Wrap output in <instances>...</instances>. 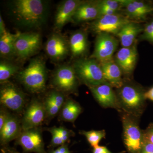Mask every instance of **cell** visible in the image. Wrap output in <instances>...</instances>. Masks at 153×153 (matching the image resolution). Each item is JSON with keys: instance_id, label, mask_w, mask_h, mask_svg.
<instances>
[{"instance_id": "obj_29", "label": "cell", "mask_w": 153, "mask_h": 153, "mask_svg": "<svg viewBox=\"0 0 153 153\" xmlns=\"http://www.w3.org/2000/svg\"><path fill=\"white\" fill-rule=\"evenodd\" d=\"M142 33L141 40L149 41L153 44V19L146 25Z\"/></svg>"}, {"instance_id": "obj_4", "label": "cell", "mask_w": 153, "mask_h": 153, "mask_svg": "<svg viewBox=\"0 0 153 153\" xmlns=\"http://www.w3.org/2000/svg\"><path fill=\"white\" fill-rule=\"evenodd\" d=\"M123 128V139L128 153H139L145 143L143 130L140 127V118L119 111Z\"/></svg>"}, {"instance_id": "obj_7", "label": "cell", "mask_w": 153, "mask_h": 153, "mask_svg": "<svg viewBox=\"0 0 153 153\" xmlns=\"http://www.w3.org/2000/svg\"><path fill=\"white\" fill-rule=\"evenodd\" d=\"M132 21L119 13L99 17L90 25L93 33L99 34L107 33L117 36L122 28Z\"/></svg>"}, {"instance_id": "obj_37", "label": "cell", "mask_w": 153, "mask_h": 153, "mask_svg": "<svg viewBox=\"0 0 153 153\" xmlns=\"http://www.w3.org/2000/svg\"><path fill=\"white\" fill-rule=\"evenodd\" d=\"M144 96L146 100H149L153 102V86L150 88L149 90L145 91Z\"/></svg>"}, {"instance_id": "obj_6", "label": "cell", "mask_w": 153, "mask_h": 153, "mask_svg": "<svg viewBox=\"0 0 153 153\" xmlns=\"http://www.w3.org/2000/svg\"><path fill=\"white\" fill-rule=\"evenodd\" d=\"M78 80L73 66L65 65L56 69L51 82L55 90L64 94H70L76 93Z\"/></svg>"}, {"instance_id": "obj_38", "label": "cell", "mask_w": 153, "mask_h": 153, "mask_svg": "<svg viewBox=\"0 0 153 153\" xmlns=\"http://www.w3.org/2000/svg\"><path fill=\"white\" fill-rule=\"evenodd\" d=\"M59 153H71L68 149V146L66 144H64L57 148Z\"/></svg>"}, {"instance_id": "obj_8", "label": "cell", "mask_w": 153, "mask_h": 153, "mask_svg": "<svg viewBox=\"0 0 153 153\" xmlns=\"http://www.w3.org/2000/svg\"><path fill=\"white\" fill-rule=\"evenodd\" d=\"M41 45V37L39 33H19L15 43V54L19 59L25 60L35 55Z\"/></svg>"}, {"instance_id": "obj_18", "label": "cell", "mask_w": 153, "mask_h": 153, "mask_svg": "<svg viewBox=\"0 0 153 153\" xmlns=\"http://www.w3.org/2000/svg\"><path fill=\"white\" fill-rule=\"evenodd\" d=\"M101 65L104 79L111 87L116 89L123 84V72L120 67L113 59L107 62L100 63Z\"/></svg>"}, {"instance_id": "obj_30", "label": "cell", "mask_w": 153, "mask_h": 153, "mask_svg": "<svg viewBox=\"0 0 153 153\" xmlns=\"http://www.w3.org/2000/svg\"><path fill=\"white\" fill-rule=\"evenodd\" d=\"M47 131L52 134V140H51L50 145L52 147L60 146L64 144V142L61 138V136L58 132L57 131L56 127H53L52 128H49L47 129Z\"/></svg>"}, {"instance_id": "obj_21", "label": "cell", "mask_w": 153, "mask_h": 153, "mask_svg": "<svg viewBox=\"0 0 153 153\" xmlns=\"http://www.w3.org/2000/svg\"><path fill=\"white\" fill-rule=\"evenodd\" d=\"M143 28L140 24L132 21L125 25L116 36L123 47H130L135 44L139 34L143 33Z\"/></svg>"}, {"instance_id": "obj_19", "label": "cell", "mask_w": 153, "mask_h": 153, "mask_svg": "<svg viewBox=\"0 0 153 153\" xmlns=\"http://www.w3.org/2000/svg\"><path fill=\"white\" fill-rule=\"evenodd\" d=\"M22 131V124L16 116L10 114L8 119L0 130V141L5 145L18 138Z\"/></svg>"}, {"instance_id": "obj_31", "label": "cell", "mask_w": 153, "mask_h": 153, "mask_svg": "<svg viewBox=\"0 0 153 153\" xmlns=\"http://www.w3.org/2000/svg\"><path fill=\"white\" fill-rule=\"evenodd\" d=\"M97 2L99 6L106 7L117 12L123 7L120 0H103L97 1Z\"/></svg>"}, {"instance_id": "obj_12", "label": "cell", "mask_w": 153, "mask_h": 153, "mask_svg": "<svg viewBox=\"0 0 153 153\" xmlns=\"http://www.w3.org/2000/svg\"><path fill=\"white\" fill-rule=\"evenodd\" d=\"M16 143L21 146L26 152L46 153L42 132L39 128L22 130Z\"/></svg>"}, {"instance_id": "obj_16", "label": "cell", "mask_w": 153, "mask_h": 153, "mask_svg": "<svg viewBox=\"0 0 153 153\" xmlns=\"http://www.w3.org/2000/svg\"><path fill=\"white\" fill-rule=\"evenodd\" d=\"M78 0H66L58 6L55 18V28L60 30L68 22H72L73 16L81 2Z\"/></svg>"}, {"instance_id": "obj_27", "label": "cell", "mask_w": 153, "mask_h": 153, "mask_svg": "<svg viewBox=\"0 0 153 153\" xmlns=\"http://www.w3.org/2000/svg\"><path fill=\"white\" fill-rule=\"evenodd\" d=\"M79 133L85 137L87 141L93 148L99 146V143L102 139L105 138V130H91L89 131H81Z\"/></svg>"}, {"instance_id": "obj_3", "label": "cell", "mask_w": 153, "mask_h": 153, "mask_svg": "<svg viewBox=\"0 0 153 153\" xmlns=\"http://www.w3.org/2000/svg\"><path fill=\"white\" fill-rule=\"evenodd\" d=\"M18 78L30 92H42L46 88L47 78V67L44 60L40 57L33 58L25 69L19 72Z\"/></svg>"}, {"instance_id": "obj_24", "label": "cell", "mask_w": 153, "mask_h": 153, "mask_svg": "<svg viewBox=\"0 0 153 153\" xmlns=\"http://www.w3.org/2000/svg\"><path fill=\"white\" fill-rule=\"evenodd\" d=\"M20 33L12 34L7 32L0 36V54L1 57L10 58L16 56L15 43Z\"/></svg>"}, {"instance_id": "obj_23", "label": "cell", "mask_w": 153, "mask_h": 153, "mask_svg": "<svg viewBox=\"0 0 153 153\" xmlns=\"http://www.w3.org/2000/svg\"><path fill=\"white\" fill-rule=\"evenodd\" d=\"M82 109L78 102L71 98L67 99L60 111V119L65 122L74 123Z\"/></svg>"}, {"instance_id": "obj_10", "label": "cell", "mask_w": 153, "mask_h": 153, "mask_svg": "<svg viewBox=\"0 0 153 153\" xmlns=\"http://www.w3.org/2000/svg\"><path fill=\"white\" fill-rule=\"evenodd\" d=\"M1 84L0 89L1 104L11 110L20 112L25 106V94L17 86L8 81Z\"/></svg>"}, {"instance_id": "obj_25", "label": "cell", "mask_w": 153, "mask_h": 153, "mask_svg": "<svg viewBox=\"0 0 153 153\" xmlns=\"http://www.w3.org/2000/svg\"><path fill=\"white\" fill-rule=\"evenodd\" d=\"M19 67L14 63L3 60L0 63V82L1 83L8 81V79L18 73Z\"/></svg>"}, {"instance_id": "obj_22", "label": "cell", "mask_w": 153, "mask_h": 153, "mask_svg": "<svg viewBox=\"0 0 153 153\" xmlns=\"http://www.w3.org/2000/svg\"><path fill=\"white\" fill-rule=\"evenodd\" d=\"M68 44L72 57H77L84 55L88 47L86 33L81 30L74 32L70 36Z\"/></svg>"}, {"instance_id": "obj_17", "label": "cell", "mask_w": 153, "mask_h": 153, "mask_svg": "<svg viewBox=\"0 0 153 153\" xmlns=\"http://www.w3.org/2000/svg\"><path fill=\"white\" fill-rule=\"evenodd\" d=\"M99 16L100 10L97 1H82L74 13L72 22L78 23L94 21Z\"/></svg>"}, {"instance_id": "obj_28", "label": "cell", "mask_w": 153, "mask_h": 153, "mask_svg": "<svg viewBox=\"0 0 153 153\" xmlns=\"http://www.w3.org/2000/svg\"><path fill=\"white\" fill-rule=\"evenodd\" d=\"M136 8L143 16L146 18L148 16L153 13V3L149 2H144L142 1L131 0Z\"/></svg>"}, {"instance_id": "obj_42", "label": "cell", "mask_w": 153, "mask_h": 153, "mask_svg": "<svg viewBox=\"0 0 153 153\" xmlns=\"http://www.w3.org/2000/svg\"></svg>"}, {"instance_id": "obj_36", "label": "cell", "mask_w": 153, "mask_h": 153, "mask_svg": "<svg viewBox=\"0 0 153 153\" xmlns=\"http://www.w3.org/2000/svg\"><path fill=\"white\" fill-rule=\"evenodd\" d=\"M139 153H153V144L145 141Z\"/></svg>"}, {"instance_id": "obj_1", "label": "cell", "mask_w": 153, "mask_h": 153, "mask_svg": "<svg viewBox=\"0 0 153 153\" xmlns=\"http://www.w3.org/2000/svg\"><path fill=\"white\" fill-rule=\"evenodd\" d=\"M11 16L16 24L22 27L40 28L46 22L47 4L41 0H16L10 5Z\"/></svg>"}, {"instance_id": "obj_9", "label": "cell", "mask_w": 153, "mask_h": 153, "mask_svg": "<svg viewBox=\"0 0 153 153\" xmlns=\"http://www.w3.org/2000/svg\"><path fill=\"white\" fill-rule=\"evenodd\" d=\"M118 41L111 34H97L94 45V51L91 58L99 63L113 60V56L118 46Z\"/></svg>"}, {"instance_id": "obj_41", "label": "cell", "mask_w": 153, "mask_h": 153, "mask_svg": "<svg viewBox=\"0 0 153 153\" xmlns=\"http://www.w3.org/2000/svg\"><path fill=\"white\" fill-rule=\"evenodd\" d=\"M51 153H59V151H58V149L52 151Z\"/></svg>"}, {"instance_id": "obj_11", "label": "cell", "mask_w": 153, "mask_h": 153, "mask_svg": "<svg viewBox=\"0 0 153 153\" xmlns=\"http://www.w3.org/2000/svg\"><path fill=\"white\" fill-rule=\"evenodd\" d=\"M47 117L44 103L38 99H33L27 107L22 117V130L38 128Z\"/></svg>"}, {"instance_id": "obj_2", "label": "cell", "mask_w": 153, "mask_h": 153, "mask_svg": "<svg viewBox=\"0 0 153 153\" xmlns=\"http://www.w3.org/2000/svg\"><path fill=\"white\" fill-rule=\"evenodd\" d=\"M116 89L120 111L140 118L146 107L144 96L146 90L142 86L128 79H124L123 85Z\"/></svg>"}, {"instance_id": "obj_35", "label": "cell", "mask_w": 153, "mask_h": 153, "mask_svg": "<svg viewBox=\"0 0 153 153\" xmlns=\"http://www.w3.org/2000/svg\"><path fill=\"white\" fill-rule=\"evenodd\" d=\"M125 151H122L118 153H125ZM92 153H113L111 152L105 146H97L93 148Z\"/></svg>"}, {"instance_id": "obj_20", "label": "cell", "mask_w": 153, "mask_h": 153, "mask_svg": "<svg viewBox=\"0 0 153 153\" xmlns=\"http://www.w3.org/2000/svg\"><path fill=\"white\" fill-rule=\"evenodd\" d=\"M66 101L65 94L57 90H53L47 96L44 103L47 117L52 118L55 117L61 110Z\"/></svg>"}, {"instance_id": "obj_26", "label": "cell", "mask_w": 153, "mask_h": 153, "mask_svg": "<svg viewBox=\"0 0 153 153\" xmlns=\"http://www.w3.org/2000/svg\"><path fill=\"white\" fill-rule=\"evenodd\" d=\"M122 5L123 7L125 8L126 16L131 21L142 20L146 19L142 14L135 7L131 0H120Z\"/></svg>"}, {"instance_id": "obj_5", "label": "cell", "mask_w": 153, "mask_h": 153, "mask_svg": "<svg viewBox=\"0 0 153 153\" xmlns=\"http://www.w3.org/2000/svg\"><path fill=\"white\" fill-rule=\"evenodd\" d=\"M72 66L79 80L88 87L107 83L100 63L93 58H79Z\"/></svg>"}, {"instance_id": "obj_14", "label": "cell", "mask_w": 153, "mask_h": 153, "mask_svg": "<svg viewBox=\"0 0 153 153\" xmlns=\"http://www.w3.org/2000/svg\"><path fill=\"white\" fill-rule=\"evenodd\" d=\"M91 92L96 101L104 108H113L120 111L116 91L108 83L89 87Z\"/></svg>"}, {"instance_id": "obj_40", "label": "cell", "mask_w": 153, "mask_h": 153, "mask_svg": "<svg viewBox=\"0 0 153 153\" xmlns=\"http://www.w3.org/2000/svg\"><path fill=\"white\" fill-rule=\"evenodd\" d=\"M2 153H20L10 148H5L1 150Z\"/></svg>"}, {"instance_id": "obj_39", "label": "cell", "mask_w": 153, "mask_h": 153, "mask_svg": "<svg viewBox=\"0 0 153 153\" xmlns=\"http://www.w3.org/2000/svg\"><path fill=\"white\" fill-rule=\"evenodd\" d=\"M7 31L5 29V26L1 16H0V36H2Z\"/></svg>"}, {"instance_id": "obj_13", "label": "cell", "mask_w": 153, "mask_h": 153, "mask_svg": "<svg viewBox=\"0 0 153 153\" xmlns=\"http://www.w3.org/2000/svg\"><path fill=\"white\" fill-rule=\"evenodd\" d=\"M45 49L50 59L55 61L65 59L70 52L68 41L57 33H54L48 38Z\"/></svg>"}, {"instance_id": "obj_15", "label": "cell", "mask_w": 153, "mask_h": 153, "mask_svg": "<svg viewBox=\"0 0 153 153\" xmlns=\"http://www.w3.org/2000/svg\"><path fill=\"white\" fill-rule=\"evenodd\" d=\"M138 57L135 44L130 47L120 49L115 55L116 63L120 67L123 74L126 76L131 75L136 64Z\"/></svg>"}, {"instance_id": "obj_34", "label": "cell", "mask_w": 153, "mask_h": 153, "mask_svg": "<svg viewBox=\"0 0 153 153\" xmlns=\"http://www.w3.org/2000/svg\"><path fill=\"white\" fill-rule=\"evenodd\" d=\"M10 114L5 108H1L0 111V130L2 128L8 119Z\"/></svg>"}, {"instance_id": "obj_32", "label": "cell", "mask_w": 153, "mask_h": 153, "mask_svg": "<svg viewBox=\"0 0 153 153\" xmlns=\"http://www.w3.org/2000/svg\"><path fill=\"white\" fill-rule=\"evenodd\" d=\"M57 131L63 139L64 143L66 144L70 139V137L74 135V132L64 127L63 126H60L59 127H56Z\"/></svg>"}, {"instance_id": "obj_33", "label": "cell", "mask_w": 153, "mask_h": 153, "mask_svg": "<svg viewBox=\"0 0 153 153\" xmlns=\"http://www.w3.org/2000/svg\"><path fill=\"white\" fill-rule=\"evenodd\" d=\"M145 141L153 144V123L149 124L147 127L143 130Z\"/></svg>"}]
</instances>
